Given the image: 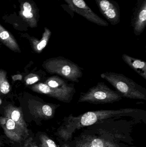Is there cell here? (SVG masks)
I'll list each match as a JSON object with an SVG mask.
<instances>
[{
    "mask_svg": "<svg viewBox=\"0 0 146 147\" xmlns=\"http://www.w3.org/2000/svg\"><path fill=\"white\" fill-rule=\"evenodd\" d=\"M100 77L109 83L122 98L146 100V90L123 74L105 72Z\"/></svg>",
    "mask_w": 146,
    "mask_h": 147,
    "instance_id": "cell-1",
    "label": "cell"
},
{
    "mask_svg": "<svg viewBox=\"0 0 146 147\" xmlns=\"http://www.w3.org/2000/svg\"><path fill=\"white\" fill-rule=\"evenodd\" d=\"M138 109L126 108L119 110H102L88 111L78 117L70 115L66 118L67 124L76 129L93 125L103 120L123 115L131 114L140 111Z\"/></svg>",
    "mask_w": 146,
    "mask_h": 147,
    "instance_id": "cell-2",
    "label": "cell"
},
{
    "mask_svg": "<svg viewBox=\"0 0 146 147\" xmlns=\"http://www.w3.org/2000/svg\"><path fill=\"white\" fill-rule=\"evenodd\" d=\"M43 66L48 73L57 74L66 80L75 83H79V79L83 75L82 68L62 57L47 59Z\"/></svg>",
    "mask_w": 146,
    "mask_h": 147,
    "instance_id": "cell-3",
    "label": "cell"
},
{
    "mask_svg": "<svg viewBox=\"0 0 146 147\" xmlns=\"http://www.w3.org/2000/svg\"><path fill=\"white\" fill-rule=\"evenodd\" d=\"M123 98L117 91L111 90L104 82H99L85 92H81L79 103L106 104L119 102Z\"/></svg>",
    "mask_w": 146,
    "mask_h": 147,
    "instance_id": "cell-4",
    "label": "cell"
},
{
    "mask_svg": "<svg viewBox=\"0 0 146 147\" xmlns=\"http://www.w3.org/2000/svg\"><path fill=\"white\" fill-rule=\"evenodd\" d=\"M69 7L89 21L102 26H108L109 23L100 18L88 7L84 0H63Z\"/></svg>",
    "mask_w": 146,
    "mask_h": 147,
    "instance_id": "cell-5",
    "label": "cell"
},
{
    "mask_svg": "<svg viewBox=\"0 0 146 147\" xmlns=\"http://www.w3.org/2000/svg\"><path fill=\"white\" fill-rule=\"evenodd\" d=\"M31 89L35 92L44 94L64 103L71 102L76 90H67L52 88L45 83L33 85Z\"/></svg>",
    "mask_w": 146,
    "mask_h": 147,
    "instance_id": "cell-6",
    "label": "cell"
},
{
    "mask_svg": "<svg viewBox=\"0 0 146 147\" xmlns=\"http://www.w3.org/2000/svg\"><path fill=\"white\" fill-rule=\"evenodd\" d=\"M99 11L104 17L115 26L120 22V7L118 3L112 0H95Z\"/></svg>",
    "mask_w": 146,
    "mask_h": 147,
    "instance_id": "cell-7",
    "label": "cell"
},
{
    "mask_svg": "<svg viewBox=\"0 0 146 147\" xmlns=\"http://www.w3.org/2000/svg\"><path fill=\"white\" fill-rule=\"evenodd\" d=\"M131 25L134 33L139 36L146 26V0H138L131 17Z\"/></svg>",
    "mask_w": 146,
    "mask_h": 147,
    "instance_id": "cell-8",
    "label": "cell"
},
{
    "mask_svg": "<svg viewBox=\"0 0 146 147\" xmlns=\"http://www.w3.org/2000/svg\"><path fill=\"white\" fill-rule=\"evenodd\" d=\"M19 15L31 28L37 26L39 18V9L33 0H19Z\"/></svg>",
    "mask_w": 146,
    "mask_h": 147,
    "instance_id": "cell-9",
    "label": "cell"
},
{
    "mask_svg": "<svg viewBox=\"0 0 146 147\" xmlns=\"http://www.w3.org/2000/svg\"><path fill=\"white\" fill-rule=\"evenodd\" d=\"M0 126L8 138L15 142L21 143L26 139L24 134L16 123L7 117H0Z\"/></svg>",
    "mask_w": 146,
    "mask_h": 147,
    "instance_id": "cell-10",
    "label": "cell"
},
{
    "mask_svg": "<svg viewBox=\"0 0 146 147\" xmlns=\"http://www.w3.org/2000/svg\"><path fill=\"white\" fill-rule=\"evenodd\" d=\"M30 105V110L33 115L43 120H49L53 118L56 109L60 106V105L44 103L40 102H37Z\"/></svg>",
    "mask_w": 146,
    "mask_h": 147,
    "instance_id": "cell-11",
    "label": "cell"
},
{
    "mask_svg": "<svg viewBox=\"0 0 146 147\" xmlns=\"http://www.w3.org/2000/svg\"><path fill=\"white\" fill-rule=\"evenodd\" d=\"M4 116L9 117L13 120L20 129L26 139L29 136V130L23 117L21 109L12 105H7L4 109Z\"/></svg>",
    "mask_w": 146,
    "mask_h": 147,
    "instance_id": "cell-12",
    "label": "cell"
},
{
    "mask_svg": "<svg viewBox=\"0 0 146 147\" xmlns=\"http://www.w3.org/2000/svg\"><path fill=\"white\" fill-rule=\"evenodd\" d=\"M76 147H119L116 144L100 138L92 136L85 137L76 142Z\"/></svg>",
    "mask_w": 146,
    "mask_h": 147,
    "instance_id": "cell-13",
    "label": "cell"
},
{
    "mask_svg": "<svg viewBox=\"0 0 146 147\" xmlns=\"http://www.w3.org/2000/svg\"><path fill=\"white\" fill-rule=\"evenodd\" d=\"M123 61L140 76L146 80V63L126 54L122 55Z\"/></svg>",
    "mask_w": 146,
    "mask_h": 147,
    "instance_id": "cell-14",
    "label": "cell"
},
{
    "mask_svg": "<svg viewBox=\"0 0 146 147\" xmlns=\"http://www.w3.org/2000/svg\"><path fill=\"white\" fill-rule=\"evenodd\" d=\"M0 41L11 51L20 52V49L17 41L12 34L0 24Z\"/></svg>",
    "mask_w": 146,
    "mask_h": 147,
    "instance_id": "cell-15",
    "label": "cell"
},
{
    "mask_svg": "<svg viewBox=\"0 0 146 147\" xmlns=\"http://www.w3.org/2000/svg\"><path fill=\"white\" fill-rule=\"evenodd\" d=\"M45 84L52 88L67 90H75L74 84L69 83L68 80L59 76H53L47 79Z\"/></svg>",
    "mask_w": 146,
    "mask_h": 147,
    "instance_id": "cell-16",
    "label": "cell"
},
{
    "mask_svg": "<svg viewBox=\"0 0 146 147\" xmlns=\"http://www.w3.org/2000/svg\"><path fill=\"white\" fill-rule=\"evenodd\" d=\"M51 34V31L49 28L45 27L42 38L40 40H37L36 39L31 40L33 47L35 52L37 53H40L42 51L47 45Z\"/></svg>",
    "mask_w": 146,
    "mask_h": 147,
    "instance_id": "cell-17",
    "label": "cell"
},
{
    "mask_svg": "<svg viewBox=\"0 0 146 147\" xmlns=\"http://www.w3.org/2000/svg\"><path fill=\"white\" fill-rule=\"evenodd\" d=\"M10 90V86L7 78V73L3 70H0V96L6 95Z\"/></svg>",
    "mask_w": 146,
    "mask_h": 147,
    "instance_id": "cell-18",
    "label": "cell"
},
{
    "mask_svg": "<svg viewBox=\"0 0 146 147\" xmlns=\"http://www.w3.org/2000/svg\"><path fill=\"white\" fill-rule=\"evenodd\" d=\"M39 139L41 147H58L55 142L45 134H40Z\"/></svg>",
    "mask_w": 146,
    "mask_h": 147,
    "instance_id": "cell-19",
    "label": "cell"
},
{
    "mask_svg": "<svg viewBox=\"0 0 146 147\" xmlns=\"http://www.w3.org/2000/svg\"><path fill=\"white\" fill-rule=\"evenodd\" d=\"M39 77L37 75L33 74H31L26 77L25 82L27 85L33 84L39 80Z\"/></svg>",
    "mask_w": 146,
    "mask_h": 147,
    "instance_id": "cell-20",
    "label": "cell"
},
{
    "mask_svg": "<svg viewBox=\"0 0 146 147\" xmlns=\"http://www.w3.org/2000/svg\"><path fill=\"white\" fill-rule=\"evenodd\" d=\"M20 147H39L37 146L31 137L27 138L25 140L23 146Z\"/></svg>",
    "mask_w": 146,
    "mask_h": 147,
    "instance_id": "cell-21",
    "label": "cell"
},
{
    "mask_svg": "<svg viewBox=\"0 0 146 147\" xmlns=\"http://www.w3.org/2000/svg\"><path fill=\"white\" fill-rule=\"evenodd\" d=\"M3 146V143L2 142L1 140H0V147H2Z\"/></svg>",
    "mask_w": 146,
    "mask_h": 147,
    "instance_id": "cell-22",
    "label": "cell"
},
{
    "mask_svg": "<svg viewBox=\"0 0 146 147\" xmlns=\"http://www.w3.org/2000/svg\"><path fill=\"white\" fill-rule=\"evenodd\" d=\"M62 147H68V146H66V145H63Z\"/></svg>",
    "mask_w": 146,
    "mask_h": 147,
    "instance_id": "cell-23",
    "label": "cell"
},
{
    "mask_svg": "<svg viewBox=\"0 0 146 147\" xmlns=\"http://www.w3.org/2000/svg\"><path fill=\"white\" fill-rule=\"evenodd\" d=\"M0 103H1V100H0Z\"/></svg>",
    "mask_w": 146,
    "mask_h": 147,
    "instance_id": "cell-24",
    "label": "cell"
}]
</instances>
